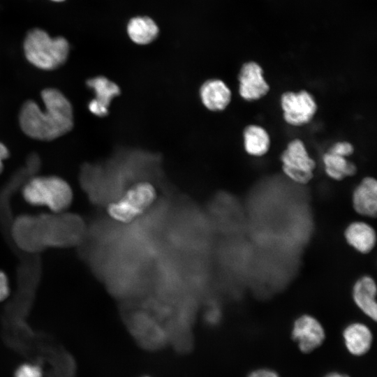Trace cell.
Here are the masks:
<instances>
[{
	"mask_svg": "<svg viewBox=\"0 0 377 377\" xmlns=\"http://www.w3.org/2000/svg\"><path fill=\"white\" fill-rule=\"evenodd\" d=\"M43 108L33 100L22 105L19 113L21 130L28 137L50 141L66 134L73 127V108L70 101L59 89H44L41 93Z\"/></svg>",
	"mask_w": 377,
	"mask_h": 377,
	"instance_id": "cell-1",
	"label": "cell"
},
{
	"mask_svg": "<svg viewBox=\"0 0 377 377\" xmlns=\"http://www.w3.org/2000/svg\"><path fill=\"white\" fill-rule=\"evenodd\" d=\"M23 49L27 60L43 71L55 70L68 59L70 45L62 36L51 37L45 30H30L24 40Z\"/></svg>",
	"mask_w": 377,
	"mask_h": 377,
	"instance_id": "cell-2",
	"label": "cell"
},
{
	"mask_svg": "<svg viewBox=\"0 0 377 377\" xmlns=\"http://www.w3.org/2000/svg\"><path fill=\"white\" fill-rule=\"evenodd\" d=\"M25 200L31 205L45 206L54 212L67 209L73 200V191L64 179L57 176H36L22 189Z\"/></svg>",
	"mask_w": 377,
	"mask_h": 377,
	"instance_id": "cell-3",
	"label": "cell"
},
{
	"mask_svg": "<svg viewBox=\"0 0 377 377\" xmlns=\"http://www.w3.org/2000/svg\"><path fill=\"white\" fill-rule=\"evenodd\" d=\"M156 191L148 181L133 184L117 202L108 207V213L119 221H128L145 209L155 198Z\"/></svg>",
	"mask_w": 377,
	"mask_h": 377,
	"instance_id": "cell-4",
	"label": "cell"
},
{
	"mask_svg": "<svg viewBox=\"0 0 377 377\" xmlns=\"http://www.w3.org/2000/svg\"><path fill=\"white\" fill-rule=\"evenodd\" d=\"M281 161L283 172L294 182L304 185L313 179L316 163L301 140L294 139L288 144Z\"/></svg>",
	"mask_w": 377,
	"mask_h": 377,
	"instance_id": "cell-5",
	"label": "cell"
},
{
	"mask_svg": "<svg viewBox=\"0 0 377 377\" xmlns=\"http://www.w3.org/2000/svg\"><path fill=\"white\" fill-rule=\"evenodd\" d=\"M281 105L284 120L295 126L310 122L318 108L313 96L304 89L284 92L281 97Z\"/></svg>",
	"mask_w": 377,
	"mask_h": 377,
	"instance_id": "cell-6",
	"label": "cell"
},
{
	"mask_svg": "<svg viewBox=\"0 0 377 377\" xmlns=\"http://www.w3.org/2000/svg\"><path fill=\"white\" fill-rule=\"evenodd\" d=\"M239 94L247 101H253L264 97L269 91V86L263 76V70L255 61L242 64L238 74Z\"/></svg>",
	"mask_w": 377,
	"mask_h": 377,
	"instance_id": "cell-7",
	"label": "cell"
},
{
	"mask_svg": "<svg viewBox=\"0 0 377 377\" xmlns=\"http://www.w3.org/2000/svg\"><path fill=\"white\" fill-rule=\"evenodd\" d=\"M292 337L303 353H309L322 344L325 331L315 317L304 314L294 322Z\"/></svg>",
	"mask_w": 377,
	"mask_h": 377,
	"instance_id": "cell-8",
	"label": "cell"
},
{
	"mask_svg": "<svg viewBox=\"0 0 377 377\" xmlns=\"http://www.w3.org/2000/svg\"><path fill=\"white\" fill-rule=\"evenodd\" d=\"M354 211L359 215L375 218L377 214V181L365 177L355 186L351 198Z\"/></svg>",
	"mask_w": 377,
	"mask_h": 377,
	"instance_id": "cell-9",
	"label": "cell"
},
{
	"mask_svg": "<svg viewBox=\"0 0 377 377\" xmlns=\"http://www.w3.org/2000/svg\"><path fill=\"white\" fill-rule=\"evenodd\" d=\"M376 293V281L369 275L359 277L352 287V297L355 305L374 321L377 318Z\"/></svg>",
	"mask_w": 377,
	"mask_h": 377,
	"instance_id": "cell-10",
	"label": "cell"
},
{
	"mask_svg": "<svg viewBox=\"0 0 377 377\" xmlns=\"http://www.w3.org/2000/svg\"><path fill=\"white\" fill-rule=\"evenodd\" d=\"M199 96L203 105L210 111L224 110L232 99V92L221 80L211 78L205 80L199 89Z\"/></svg>",
	"mask_w": 377,
	"mask_h": 377,
	"instance_id": "cell-11",
	"label": "cell"
},
{
	"mask_svg": "<svg viewBox=\"0 0 377 377\" xmlns=\"http://www.w3.org/2000/svg\"><path fill=\"white\" fill-rule=\"evenodd\" d=\"M343 237L350 247L362 254L369 253L376 244L375 229L364 221H354L348 224Z\"/></svg>",
	"mask_w": 377,
	"mask_h": 377,
	"instance_id": "cell-12",
	"label": "cell"
},
{
	"mask_svg": "<svg viewBox=\"0 0 377 377\" xmlns=\"http://www.w3.org/2000/svg\"><path fill=\"white\" fill-rule=\"evenodd\" d=\"M87 87L94 94L88 105L94 108L109 110L112 101L121 94L119 86L104 75H97L86 81Z\"/></svg>",
	"mask_w": 377,
	"mask_h": 377,
	"instance_id": "cell-13",
	"label": "cell"
},
{
	"mask_svg": "<svg viewBox=\"0 0 377 377\" xmlns=\"http://www.w3.org/2000/svg\"><path fill=\"white\" fill-rule=\"evenodd\" d=\"M345 345L354 355H362L370 348L372 334L369 327L361 323L348 325L343 330Z\"/></svg>",
	"mask_w": 377,
	"mask_h": 377,
	"instance_id": "cell-14",
	"label": "cell"
},
{
	"mask_svg": "<svg viewBox=\"0 0 377 377\" xmlns=\"http://www.w3.org/2000/svg\"><path fill=\"white\" fill-rule=\"evenodd\" d=\"M127 34L138 45H147L158 36L159 29L156 22L148 17H135L127 25Z\"/></svg>",
	"mask_w": 377,
	"mask_h": 377,
	"instance_id": "cell-15",
	"label": "cell"
},
{
	"mask_svg": "<svg viewBox=\"0 0 377 377\" xmlns=\"http://www.w3.org/2000/svg\"><path fill=\"white\" fill-rule=\"evenodd\" d=\"M246 151L253 156L265 155L270 147V138L267 131L258 125H249L243 131Z\"/></svg>",
	"mask_w": 377,
	"mask_h": 377,
	"instance_id": "cell-16",
	"label": "cell"
},
{
	"mask_svg": "<svg viewBox=\"0 0 377 377\" xmlns=\"http://www.w3.org/2000/svg\"><path fill=\"white\" fill-rule=\"evenodd\" d=\"M323 161L327 175L336 181L353 176L357 172L355 164L343 156L327 152L323 155Z\"/></svg>",
	"mask_w": 377,
	"mask_h": 377,
	"instance_id": "cell-17",
	"label": "cell"
},
{
	"mask_svg": "<svg viewBox=\"0 0 377 377\" xmlns=\"http://www.w3.org/2000/svg\"><path fill=\"white\" fill-rule=\"evenodd\" d=\"M43 370L37 364L24 363L18 366L14 372V377H43Z\"/></svg>",
	"mask_w": 377,
	"mask_h": 377,
	"instance_id": "cell-18",
	"label": "cell"
},
{
	"mask_svg": "<svg viewBox=\"0 0 377 377\" xmlns=\"http://www.w3.org/2000/svg\"><path fill=\"white\" fill-rule=\"evenodd\" d=\"M328 152L346 158L353 154L354 147L348 142H337L330 147Z\"/></svg>",
	"mask_w": 377,
	"mask_h": 377,
	"instance_id": "cell-19",
	"label": "cell"
},
{
	"mask_svg": "<svg viewBox=\"0 0 377 377\" xmlns=\"http://www.w3.org/2000/svg\"><path fill=\"white\" fill-rule=\"evenodd\" d=\"M10 293L9 282L6 274L0 271V302L8 297Z\"/></svg>",
	"mask_w": 377,
	"mask_h": 377,
	"instance_id": "cell-20",
	"label": "cell"
},
{
	"mask_svg": "<svg viewBox=\"0 0 377 377\" xmlns=\"http://www.w3.org/2000/svg\"><path fill=\"white\" fill-rule=\"evenodd\" d=\"M248 377H279L278 374L271 370L267 369H258L249 374Z\"/></svg>",
	"mask_w": 377,
	"mask_h": 377,
	"instance_id": "cell-21",
	"label": "cell"
},
{
	"mask_svg": "<svg viewBox=\"0 0 377 377\" xmlns=\"http://www.w3.org/2000/svg\"><path fill=\"white\" fill-rule=\"evenodd\" d=\"M10 154L9 150L7 147L1 142H0V174L3 169V161L8 158Z\"/></svg>",
	"mask_w": 377,
	"mask_h": 377,
	"instance_id": "cell-22",
	"label": "cell"
},
{
	"mask_svg": "<svg viewBox=\"0 0 377 377\" xmlns=\"http://www.w3.org/2000/svg\"><path fill=\"white\" fill-rule=\"evenodd\" d=\"M325 377H349V376L345 374L337 373V372H332V373L328 374Z\"/></svg>",
	"mask_w": 377,
	"mask_h": 377,
	"instance_id": "cell-23",
	"label": "cell"
},
{
	"mask_svg": "<svg viewBox=\"0 0 377 377\" xmlns=\"http://www.w3.org/2000/svg\"><path fill=\"white\" fill-rule=\"evenodd\" d=\"M51 1H55V2H61V1H64L65 0H51Z\"/></svg>",
	"mask_w": 377,
	"mask_h": 377,
	"instance_id": "cell-24",
	"label": "cell"
},
{
	"mask_svg": "<svg viewBox=\"0 0 377 377\" xmlns=\"http://www.w3.org/2000/svg\"><path fill=\"white\" fill-rule=\"evenodd\" d=\"M143 377H149V376H143Z\"/></svg>",
	"mask_w": 377,
	"mask_h": 377,
	"instance_id": "cell-25",
	"label": "cell"
}]
</instances>
